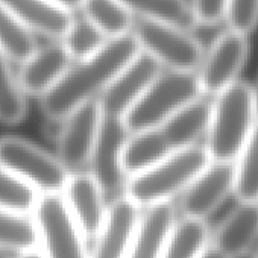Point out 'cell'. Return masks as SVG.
Returning a JSON list of instances; mask_svg holds the SVG:
<instances>
[{
  "label": "cell",
  "mask_w": 258,
  "mask_h": 258,
  "mask_svg": "<svg viewBox=\"0 0 258 258\" xmlns=\"http://www.w3.org/2000/svg\"><path fill=\"white\" fill-rule=\"evenodd\" d=\"M258 240V204L238 205L211 232V244L228 258L249 252Z\"/></svg>",
  "instance_id": "16"
},
{
  "label": "cell",
  "mask_w": 258,
  "mask_h": 258,
  "mask_svg": "<svg viewBox=\"0 0 258 258\" xmlns=\"http://www.w3.org/2000/svg\"><path fill=\"white\" fill-rule=\"evenodd\" d=\"M210 115L211 102L202 96L175 112L158 131L172 152L182 151L199 145L198 142L207 136Z\"/></svg>",
  "instance_id": "18"
},
{
  "label": "cell",
  "mask_w": 258,
  "mask_h": 258,
  "mask_svg": "<svg viewBox=\"0 0 258 258\" xmlns=\"http://www.w3.org/2000/svg\"><path fill=\"white\" fill-rule=\"evenodd\" d=\"M225 22L228 29L247 35L258 25V0H228Z\"/></svg>",
  "instance_id": "30"
},
{
  "label": "cell",
  "mask_w": 258,
  "mask_h": 258,
  "mask_svg": "<svg viewBox=\"0 0 258 258\" xmlns=\"http://www.w3.org/2000/svg\"><path fill=\"white\" fill-rule=\"evenodd\" d=\"M247 35L235 31L220 34L204 53L196 78L204 96H216L234 82L247 59Z\"/></svg>",
  "instance_id": "9"
},
{
  "label": "cell",
  "mask_w": 258,
  "mask_h": 258,
  "mask_svg": "<svg viewBox=\"0 0 258 258\" xmlns=\"http://www.w3.org/2000/svg\"><path fill=\"white\" fill-rule=\"evenodd\" d=\"M232 258H256V255H255V252L249 250V252H244V253L235 255V256H232Z\"/></svg>",
  "instance_id": "36"
},
{
  "label": "cell",
  "mask_w": 258,
  "mask_h": 258,
  "mask_svg": "<svg viewBox=\"0 0 258 258\" xmlns=\"http://www.w3.org/2000/svg\"><path fill=\"white\" fill-rule=\"evenodd\" d=\"M72 59L61 43L37 47L23 62L17 75L25 96L41 99L49 93L70 67Z\"/></svg>",
  "instance_id": "15"
},
{
  "label": "cell",
  "mask_w": 258,
  "mask_h": 258,
  "mask_svg": "<svg viewBox=\"0 0 258 258\" xmlns=\"http://www.w3.org/2000/svg\"><path fill=\"white\" fill-rule=\"evenodd\" d=\"M62 202L87 241L96 235L105 217L108 201L88 170L70 173L62 193Z\"/></svg>",
  "instance_id": "14"
},
{
  "label": "cell",
  "mask_w": 258,
  "mask_h": 258,
  "mask_svg": "<svg viewBox=\"0 0 258 258\" xmlns=\"http://www.w3.org/2000/svg\"><path fill=\"white\" fill-rule=\"evenodd\" d=\"M255 255H256V258H258V247H256V250H255Z\"/></svg>",
  "instance_id": "38"
},
{
  "label": "cell",
  "mask_w": 258,
  "mask_h": 258,
  "mask_svg": "<svg viewBox=\"0 0 258 258\" xmlns=\"http://www.w3.org/2000/svg\"><path fill=\"white\" fill-rule=\"evenodd\" d=\"M25 115L26 96L11 70L10 59L0 50V123L17 124Z\"/></svg>",
  "instance_id": "28"
},
{
  "label": "cell",
  "mask_w": 258,
  "mask_h": 258,
  "mask_svg": "<svg viewBox=\"0 0 258 258\" xmlns=\"http://www.w3.org/2000/svg\"><path fill=\"white\" fill-rule=\"evenodd\" d=\"M0 166L37 196L61 195L70 176L55 154L14 136L0 137Z\"/></svg>",
  "instance_id": "5"
},
{
  "label": "cell",
  "mask_w": 258,
  "mask_h": 258,
  "mask_svg": "<svg viewBox=\"0 0 258 258\" xmlns=\"http://www.w3.org/2000/svg\"><path fill=\"white\" fill-rule=\"evenodd\" d=\"M228 0H191V11L196 25L214 26L225 20Z\"/></svg>",
  "instance_id": "31"
},
{
  "label": "cell",
  "mask_w": 258,
  "mask_h": 258,
  "mask_svg": "<svg viewBox=\"0 0 258 258\" xmlns=\"http://www.w3.org/2000/svg\"><path fill=\"white\" fill-rule=\"evenodd\" d=\"M126 137L127 131L120 118L102 115L100 131L87 170L97 181L108 202L124 191L126 176L121 170L120 158Z\"/></svg>",
  "instance_id": "10"
},
{
  "label": "cell",
  "mask_w": 258,
  "mask_h": 258,
  "mask_svg": "<svg viewBox=\"0 0 258 258\" xmlns=\"http://www.w3.org/2000/svg\"><path fill=\"white\" fill-rule=\"evenodd\" d=\"M123 7L137 14L142 20L163 22L182 29H190L196 25L191 7L187 0H120Z\"/></svg>",
  "instance_id": "23"
},
{
  "label": "cell",
  "mask_w": 258,
  "mask_h": 258,
  "mask_svg": "<svg viewBox=\"0 0 258 258\" xmlns=\"http://www.w3.org/2000/svg\"><path fill=\"white\" fill-rule=\"evenodd\" d=\"M82 14L109 40L131 34L134 20L120 0H82Z\"/></svg>",
  "instance_id": "24"
},
{
  "label": "cell",
  "mask_w": 258,
  "mask_h": 258,
  "mask_svg": "<svg viewBox=\"0 0 258 258\" xmlns=\"http://www.w3.org/2000/svg\"><path fill=\"white\" fill-rule=\"evenodd\" d=\"M131 35L140 52L170 72L196 73L205 53L199 40L187 29L163 22L139 19L133 25Z\"/></svg>",
  "instance_id": "6"
},
{
  "label": "cell",
  "mask_w": 258,
  "mask_h": 258,
  "mask_svg": "<svg viewBox=\"0 0 258 258\" xmlns=\"http://www.w3.org/2000/svg\"><path fill=\"white\" fill-rule=\"evenodd\" d=\"M16 258H43V255H41L40 249L35 247V249H32V250H28V252H23V253L17 255Z\"/></svg>",
  "instance_id": "35"
},
{
  "label": "cell",
  "mask_w": 258,
  "mask_h": 258,
  "mask_svg": "<svg viewBox=\"0 0 258 258\" xmlns=\"http://www.w3.org/2000/svg\"><path fill=\"white\" fill-rule=\"evenodd\" d=\"M0 5L22 17L35 32L56 37L62 35L70 14L43 0H0Z\"/></svg>",
  "instance_id": "21"
},
{
  "label": "cell",
  "mask_w": 258,
  "mask_h": 258,
  "mask_svg": "<svg viewBox=\"0 0 258 258\" xmlns=\"http://www.w3.org/2000/svg\"><path fill=\"white\" fill-rule=\"evenodd\" d=\"M256 123L252 90L237 81L211 102L210 124L205 136V151L211 161L234 163Z\"/></svg>",
  "instance_id": "2"
},
{
  "label": "cell",
  "mask_w": 258,
  "mask_h": 258,
  "mask_svg": "<svg viewBox=\"0 0 258 258\" xmlns=\"http://www.w3.org/2000/svg\"><path fill=\"white\" fill-rule=\"evenodd\" d=\"M34 32L22 17L0 5V50L10 61L22 64L37 49Z\"/></svg>",
  "instance_id": "25"
},
{
  "label": "cell",
  "mask_w": 258,
  "mask_h": 258,
  "mask_svg": "<svg viewBox=\"0 0 258 258\" xmlns=\"http://www.w3.org/2000/svg\"><path fill=\"white\" fill-rule=\"evenodd\" d=\"M210 163L208 152L201 145L170 152L149 170L129 178L123 195L142 210L172 202Z\"/></svg>",
  "instance_id": "3"
},
{
  "label": "cell",
  "mask_w": 258,
  "mask_h": 258,
  "mask_svg": "<svg viewBox=\"0 0 258 258\" xmlns=\"http://www.w3.org/2000/svg\"><path fill=\"white\" fill-rule=\"evenodd\" d=\"M38 247V235L31 213L0 208V250L14 256Z\"/></svg>",
  "instance_id": "22"
},
{
  "label": "cell",
  "mask_w": 258,
  "mask_h": 258,
  "mask_svg": "<svg viewBox=\"0 0 258 258\" xmlns=\"http://www.w3.org/2000/svg\"><path fill=\"white\" fill-rule=\"evenodd\" d=\"M142 211L124 195L112 199L108 204L102 225L91 240L90 258H126Z\"/></svg>",
  "instance_id": "13"
},
{
  "label": "cell",
  "mask_w": 258,
  "mask_h": 258,
  "mask_svg": "<svg viewBox=\"0 0 258 258\" xmlns=\"http://www.w3.org/2000/svg\"><path fill=\"white\" fill-rule=\"evenodd\" d=\"M59 123L55 157L69 173L87 170L102 123L97 100L73 109Z\"/></svg>",
  "instance_id": "8"
},
{
  "label": "cell",
  "mask_w": 258,
  "mask_h": 258,
  "mask_svg": "<svg viewBox=\"0 0 258 258\" xmlns=\"http://www.w3.org/2000/svg\"><path fill=\"white\" fill-rule=\"evenodd\" d=\"M161 72L163 69L155 59L139 52L133 61H129L118 72L97 99L102 115L121 120Z\"/></svg>",
  "instance_id": "11"
},
{
  "label": "cell",
  "mask_w": 258,
  "mask_h": 258,
  "mask_svg": "<svg viewBox=\"0 0 258 258\" xmlns=\"http://www.w3.org/2000/svg\"><path fill=\"white\" fill-rule=\"evenodd\" d=\"M202 96L196 73L163 70L123 115L121 123L127 133L160 129L182 106Z\"/></svg>",
  "instance_id": "4"
},
{
  "label": "cell",
  "mask_w": 258,
  "mask_h": 258,
  "mask_svg": "<svg viewBox=\"0 0 258 258\" xmlns=\"http://www.w3.org/2000/svg\"><path fill=\"white\" fill-rule=\"evenodd\" d=\"M170 152V148L167 146L158 129L127 133L120 158L126 181L149 170Z\"/></svg>",
  "instance_id": "19"
},
{
  "label": "cell",
  "mask_w": 258,
  "mask_h": 258,
  "mask_svg": "<svg viewBox=\"0 0 258 258\" xmlns=\"http://www.w3.org/2000/svg\"><path fill=\"white\" fill-rule=\"evenodd\" d=\"M199 258H228L226 255H223L219 249H216L211 243H210V246L201 253V256Z\"/></svg>",
  "instance_id": "33"
},
{
  "label": "cell",
  "mask_w": 258,
  "mask_h": 258,
  "mask_svg": "<svg viewBox=\"0 0 258 258\" xmlns=\"http://www.w3.org/2000/svg\"><path fill=\"white\" fill-rule=\"evenodd\" d=\"M37 201V195L14 179L0 166V208L31 213Z\"/></svg>",
  "instance_id": "29"
},
{
  "label": "cell",
  "mask_w": 258,
  "mask_h": 258,
  "mask_svg": "<svg viewBox=\"0 0 258 258\" xmlns=\"http://www.w3.org/2000/svg\"><path fill=\"white\" fill-rule=\"evenodd\" d=\"M175 220L176 210L172 202L143 210L126 258H163L166 241Z\"/></svg>",
  "instance_id": "17"
},
{
  "label": "cell",
  "mask_w": 258,
  "mask_h": 258,
  "mask_svg": "<svg viewBox=\"0 0 258 258\" xmlns=\"http://www.w3.org/2000/svg\"><path fill=\"white\" fill-rule=\"evenodd\" d=\"M31 214L43 258H90L87 240L59 195L37 196Z\"/></svg>",
  "instance_id": "7"
},
{
  "label": "cell",
  "mask_w": 258,
  "mask_h": 258,
  "mask_svg": "<svg viewBox=\"0 0 258 258\" xmlns=\"http://www.w3.org/2000/svg\"><path fill=\"white\" fill-rule=\"evenodd\" d=\"M234 195V163L211 161L181 193L182 217L205 220Z\"/></svg>",
  "instance_id": "12"
},
{
  "label": "cell",
  "mask_w": 258,
  "mask_h": 258,
  "mask_svg": "<svg viewBox=\"0 0 258 258\" xmlns=\"http://www.w3.org/2000/svg\"><path fill=\"white\" fill-rule=\"evenodd\" d=\"M234 195L238 202L258 204V121L234 160Z\"/></svg>",
  "instance_id": "26"
},
{
  "label": "cell",
  "mask_w": 258,
  "mask_h": 258,
  "mask_svg": "<svg viewBox=\"0 0 258 258\" xmlns=\"http://www.w3.org/2000/svg\"><path fill=\"white\" fill-rule=\"evenodd\" d=\"M61 38V44L69 53L72 62L94 55L108 41V38L84 14L76 19L70 17Z\"/></svg>",
  "instance_id": "27"
},
{
  "label": "cell",
  "mask_w": 258,
  "mask_h": 258,
  "mask_svg": "<svg viewBox=\"0 0 258 258\" xmlns=\"http://www.w3.org/2000/svg\"><path fill=\"white\" fill-rule=\"evenodd\" d=\"M211 243V231L205 220L176 219L164 247L163 258H199Z\"/></svg>",
  "instance_id": "20"
},
{
  "label": "cell",
  "mask_w": 258,
  "mask_h": 258,
  "mask_svg": "<svg viewBox=\"0 0 258 258\" xmlns=\"http://www.w3.org/2000/svg\"><path fill=\"white\" fill-rule=\"evenodd\" d=\"M47 5H52L61 11H66L69 13L70 10H76V8H81V4L82 0H43Z\"/></svg>",
  "instance_id": "32"
},
{
  "label": "cell",
  "mask_w": 258,
  "mask_h": 258,
  "mask_svg": "<svg viewBox=\"0 0 258 258\" xmlns=\"http://www.w3.org/2000/svg\"><path fill=\"white\" fill-rule=\"evenodd\" d=\"M131 34L109 38L94 55L73 61L59 82L41 99V109L49 120L61 121L73 109L100 97L118 72L139 55Z\"/></svg>",
  "instance_id": "1"
},
{
  "label": "cell",
  "mask_w": 258,
  "mask_h": 258,
  "mask_svg": "<svg viewBox=\"0 0 258 258\" xmlns=\"http://www.w3.org/2000/svg\"><path fill=\"white\" fill-rule=\"evenodd\" d=\"M252 90V100H253V109H255V117H256V121H258V79L255 82L253 87H250Z\"/></svg>",
  "instance_id": "34"
},
{
  "label": "cell",
  "mask_w": 258,
  "mask_h": 258,
  "mask_svg": "<svg viewBox=\"0 0 258 258\" xmlns=\"http://www.w3.org/2000/svg\"><path fill=\"white\" fill-rule=\"evenodd\" d=\"M0 258H16L14 255L8 253V252H4V250H0Z\"/></svg>",
  "instance_id": "37"
}]
</instances>
